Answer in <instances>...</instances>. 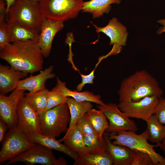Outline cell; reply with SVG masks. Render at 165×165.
I'll use <instances>...</instances> for the list:
<instances>
[{"instance_id":"6da1fadb","label":"cell","mask_w":165,"mask_h":165,"mask_svg":"<svg viewBox=\"0 0 165 165\" xmlns=\"http://www.w3.org/2000/svg\"><path fill=\"white\" fill-rule=\"evenodd\" d=\"M43 57L38 41H35L12 42L0 53V58L11 67L27 74L42 69Z\"/></svg>"},{"instance_id":"7a4b0ae2","label":"cell","mask_w":165,"mask_h":165,"mask_svg":"<svg viewBox=\"0 0 165 165\" xmlns=\"http://www.w3.org/2000/svg\"><path fill=\"white\" fill-rule=\"evenodd\" d=\"M119 101H136L148 96L160 98L163 92L156 79L145 70L123 79L118 92Z\"/></svg>"},{"instance_id":"3957f363","label":"cell","mask_w":165,"mask_h":165,"mask_svg":"<svg viewBox=\"0 0 165 165\" xmlns=\"http://www.w3.org/2000/svg\"><path fill=\"white\" fill-rule=\"evenodd\" d=\"M108 135L110 140H114L113 144L145 153L151 157L154 165H165V158L154 149L155 147H159L161 143L152 145L148 143L149 134L147 129L139 134L133 131L121 130L116 134Z\"/></svg>"},{"instance_id":"277c9868","label":"cell","mask_w":165,"mask_h":165,"mask_svg":"<svg viewBox=\"0 0 165 165\" xmlns=\"http://www.w3.org/2000/svg\"><path fill=\"white\" fill-rule=\"evenodd\" d=\"M44 17L39 2L16 0L6 14L7 21L34 29L40 32Z\"/></svg>"},{"instance_id":"5b68a950","label":"cell","mask_w":165,"mask_h":165,"mask_svg":"<svg viewBox=\"0 0 165 165\" xmlns=\"http://www.w3.org/2000/svg\"><path fill=\"white\" fill-rule=\"evenodd\" d=\"M39 114L41 134L56 138L67 132L71 117L66 103Z\"/></svg>"},{"instance_id":"8992f818","label":"cell","mask_w":165,"mask_h":165,"mask_svg":"<svg viewBox=\"0 0 165 165\" xmlns=\"http://www.w3.org/2000/svg\"><path fill=\"white\" fill-rule=\"evenodd\" d=\"M84 2L83 0H41L39 4L45 17L64 21L75 18Z\"/></svg>"},{"instance_id":"52a82bcc","label":"cell","mask_w":165,"mask_h":165,"mask_svg":"<svg viewBox=\"0 0 165 165\" xmlns=\"http://www.w3.org/2000/svg\"><path fill=\"white\" fill-rule=\"evenodd\" d=\"M2 142L0 165L16 157L34 144L28 140L26 134L17 126L9 128Z\"/></svg>"},{"instance_id":"ba28073f","label":"cell","mask_w":165,"mask_h":165,"mask_svg":"<svg viewBox=\"0 0 165 165\" xmlns=\"http://www.w3.org/2000/svg\"><path fill=\"white\" fill-rule=\"evenodd\" d=\"M23 162L27 165L38 164L43 165H66V160L61 157L56 159L52 150L38 143L7 162L6 165L17 162Z\"/></svg>"},{"instance_id":"9c48e42d","label":"cell","mask_w":165,"mask_h":165,"mask_svg":"<svg viewBox=\"0 0 165 165\" xmlns=\"http://www.w3.org/2000/svg\"><path fill=\"white\" fill-rule=\"evenodd\" d=\"M97 107L102 111L108 121V127L105 132L108 134H116L121 130L135 132L138 130L134 121L121 111L116 104L105 103Z\"/></svg>"},{"instance_id":"30bf717a","label":"cell","mask_w":165,"mask_h":165,"mask_svg":"<svg viewBox=\"0 0 165 165\" xmlns=\"http://www.w3.org/2000/svg\"><path fill=\"white\" fill-rule=\"evenodd\" d=\"M90 22L95 28L96 32L97 33L102 32L108 36L110 39L109 45H113L111 50L104 56L105 58L118 54L121 52L123 47L126 45L128 35L127 29L117 18H112L106 26L102 27L97 26L91 21Z\"/></svg>"},{"instance_id":"8fae6325","label":"cell","mask_w":165,"mask_h":165,"mask_svg":"<svg viewBox=\"0 0 165 165\" xmlns=\"http://www.w3.org/2000/svg\"><path fill=\"white\" fill-rule=\"evenodd\" d=\"M159 99L155 96H148L136 101H119L118 105L120 110L129 118L146 122L154 114Z\"/></svg>"},{"instance_id":"7c38bea8","label":"cell","mask_w":165,"mask_h":165,"mask_svg":"<svg viewBox=\"0 0 165 165\" xmlns=\"http://www.w3.org/2000/svg\"><path fill=\"white\" fill-rule=\"evenodd\" d=\"M17 115V127L20 130L25 134H41L39 114L28 103L24 96L18 103Z\"/></svg>"},{"instance_id":"4fadbf2b","label":"cell","mask_w":165,"mask_h":165,"mask_svg":"<svg viewBox=\"0 0 165 165\" xmlns=\"http://www.w3.org/2000/svg\"><path fill=\"white\" fill-rule=\"evenodd\" d=\"M25 91L16 89L9 96L0 95V118L6 123L9 128L17 126V108Z\"/></svg>"},{"instance_id":"5bb4252c","label":"cell","mask_w":165,"mask_h":165,"mask_svg":"<svg viewBox=\"0 0 165 165\" xmlns=\"http://www.w3.org/2000/svg\"><path fill=\"white\" fill-rule=\"evenodd\" d=\"M64 22L44 17L41 26L38 41L44 57L49 56L54 37L64 27Z\"/></svg>"},{"instance_id":"9a60e30c","label":"cell","mask_w":165,"mask_h":165,"mask_svg":"<svg viewBox=\"0 0 165 165\" xmlns=\"http://www.w3.org/2000/svg\"><path fill=\"white\" fill-rule=\"evenodd\" d=\"M28 74L1 64L0 95H6L16 89L19 81L27 77Z\"/></svg>"},{"instance_id":"2e32d148","label":"cell","mask_w":165,"mask_h":165,"mask_svg":"<svg viewBox=\"0 0 165 165\" xmlns=\"http://www.w3.org/2000/svg\"><path fill=\"white\" fill-rule=\"evenodd\" d=\"M103 137L106 147V150L110 154L114 165H132L135 150L124 145H115L112 143L105 132Z\"/></svg>"},{"instance_id":"e0dca14e","label":"cell","mask_w":165,"mask_h":165,"mask_svg":"<svg viewBox=\"0 0 165 165\" xmlns=\"http://www.w3.org/2000/svg\"><path fill=\"white\" fill-rule=\"evenodd\" d=\"M53 65H50L37 75H31L21 79L16 89L33 92L46 88L45 83L47 80L55 76V74L53 73Z\"/></svg>"},{"instance_id":"ac0fdd59","label":"cell","mask_w":165,"mask_h":165,"mask_svg":"<svg viewBox=\"0 0 165 165\" xmlns=\"http://www.w3.org/2000/svg\"><path fill=\"white\" fill-rule=\"evenodd\" d=\"M59 141H63L70 151L79 155L87 153L83 134L75 124L68 129L64 136Z\"/></svg>"},{"instance_id":"d6986e66","label":"cell","mask_w":165,"mask_h":165,"mask_svg":"<svg viewBox=\"0 0 165 165\" xmlns=\"http://www.w3.org/2000/svg\"><path fill=\"white\" fill-rule=\"evenodd\" d=\"M26 134L31 142L39 143L52 150H56L64 153L74 160L79 155L77 153L72 152L65 144L61 143L55 138L41 134L31 133Z\"/></svg>"},{"instance_id":"ffe728a7","label":"cell","mask_w":165,"mask_h":165,"mask_svg":"<svg viewBox=\"0 0 165 165\" xmlns=\"http://www.w3.org/2000/svg\"><path fill=\"white\" fill-rule=\"evenodd\" d=\"M7 22L10 43L18 41H38L39 32L37 31L15 23Z\"/></svg>"},{"instance_id":"44dd1931","label":"cell","mask_w":165,"mask_h":165,"mask_svg":"<svg viewBox=\"0 0 165 165\" xmlns=\"http://www.w3.org/2000/svg\"><path fill=\"white\" fill-rule=\"evenodd\" d=\"M57 84L54 88L61 91L66 97H72L78 101H89L99 105L105 104L101 100L100 95H95L88 91L80 92L77 90H72L66 86L65 82L61 81L58 77L57 78Z\"/></svg>"},{"instance_id":"7402d4cb","label":"cell","mask_w":165,"mask_h":165,"mask_svg":"<svg viewBox=\"0 0 165 165\" xmlns=\"http://www.w3.org/2000/svg\"><path fill=\"white\" fill-rule=\"evenodd\" d=\"M122 0H90L84 2L82 10L83 12L88 13L92 15L93 18H98L104 13L110 11L111 5L119 4Z\"/></svg>"},{"instance_id":"603a6c76","label":"cell","mask_w":165,"mask_h":165,"mask_svg":"<svg viewBox=\"0 0 165 165\" xmlns=\"http://www.w3.org/2000/svg\"><path fill=\"white\" fill-rule=\"evenodd\" d=\"M74 165H112V158L106 150L98 154L80 155L74 160Z\"/></svg>"},{"instance_id":"cb8c5ba5","label":"cell","mask_w":165,"mask_h":165,"mask_svg":"<svg viewBox=\"0 0 165 165\" xmlns=\"http://www.w3.org/2000/svg\"><path fill=\"white\" fill-rule=\"evenodd\" d=\"M66 103L68 106L71 120L68 129L75 125L77 119L92 108L93 105L89 101H78L68 97Z\"/></svg>"},{"instance_id":"d4e9b609","label":"cell","mask_w":165,"mask_h":165,"mask_svg":"<svg viewBox=\"0 0 165 165\" xmlns=\"http://www.w3.org/2000/svg\"><path fill=\"white\" fill-rule=\"evenodd\" d=\"M49 91L46 88L25 94L27 102L38 114L45 111L46 109L48 103Z\"/></svg>"},{"instance_id":"484cf974","label":"cell","mask_w":165,"mask_h":165,"mask_svg":"<svg viewBox=\"0 0 165 165\" xmlns=\"http://www.w3.org/2000/svg\"><path fill=\"white\" fill-rule=\"evenodd\" d=\"M146 122L149 134L148 140L153 143L160 144L165 139V125L160 123L154 114Z\"/></svg>"},{"instance_id":"4316f807","label":"cell","mask_w":165,"mask_h":165,"mask_svg":"<svg viewBox=\"0 0 165 165\" xmlns=\"http://www.w3.org/2000/svg\"><path fill=\"white\" fill-rule=\"evenodd\" d=\"M83 135L84 143L87 150V153H100L106 150L103 137L94 133L86 134Z\"/></svg>"},{"instance_id":"83f0119b","label":"cell","mask_w":165,"mask_h":165,"mask_svg":"<svg viewBox=\"0 0 165 165\" xmlns=\"http://www.w3.org/2000/svg\"><path fill=\"white\" fill-rule=\"evenodd\" d=\"M87 114L96 132L102 137L108 127V122L102 111L92 109Z\"/></svg>"},{"instance_id":"f1b7e54d","label":"cell","mask_w":165,"mask_h":165,"mask_svg":"<svg viewBox=\"0 0 165 165\" xmlns=\"http://www.w3.org/2000/svg\"><path fill=\"white\" fill-rule=\"evenodd\" d=\"M6 9L4 5L0 6V50L10 44L8 31L7 24L6 21Z\"/></svg>"},{"instance_id":"f546056e","label":"cell","mask_w":165,"mask_h":165,"mask_svg":"<svg viewBox=\"0 0 165 165\" xmlns=\"http://www.w3.org/2000/svg\"><path fill=\"white\" fill-rule=\"evenodd\" d=\"M68 97L59 90L53 88L48 92V103L45 111L66 103Z\"/></svg>"},{"instance_id":"4dcf8cb0","label":"cell","mask_w":165,"mask_h":165,"mask_svg":"<svg viewBox=\"0 0 165 165\" xmlns=\"http://www.w3.org/2000/svg\"><path fill=\"white\" fill-rule=\"evenodd\" d=\"M75 124L83 134L90 133L99 134L94 128L87 113L79 118Z\"/></svg>"},{"instance_id":"1f68e13d","label":"cell","mask_w":165,"mask_h":165,"mask_svg":"<svg viewBox=\"0 0 165 165\" xmlns=\"http://www.w3.org/2000/svg\"><path fill=\"white\" fill-rule=\"evenodd\" d=\"M132 165H154L153 161L149 155L135 150Z\"/></svg>"},{"instance_id":"d6a6232c","label":"cell","mask_w":165,"mask_h":165,"mask_svg":"<svg viewBox=\"0 0 165 165\" xmlns=\"http://www.w3.org/2000/svg\"><path fill=\"white\" fill-rule=\"evenodd\" d=\"M159 122L165 125V99L161 97L159 99L154 113Z\"/></svg>"},{"instance_id":"836d02e7","label":"cell","mask_w":165,"mask_h":165,"mask_svg":"<svg viewBox=\"0 0 165 165\" xmlns=\"http://www.w3.org/2000/svg\"><path fill=\"white\" fill-rule=\"evenodd\" d=\"M98 65L97 64L96 65L94 69L89 74L87 75H84L80 74V75L82 78V82L76 86V88L77 91H81L86 84H93V83L94 79L95 77L94 72L95 69Z\"/></svg>"},{"instance_id":"e575fe53","label":"cell","mask_w":165,"mask_h":165,"mask_svg":"<svg viewBox=\"0 0 165 165\" xmlns=\"http://www.w3.org/2000/svg\"><path fill=\"white\" fill-rule=\"evenodd\" d=\"M8 128L6 123L3 120L0 119V142L3 140L6 132Z\"/></svg>"},{"instance_id":"d590c367","label":"cell","mask_w":165,"mask_h":165,"mask_svg":"<svg viewBox=\"0 0 165 165\" xmlns=\"http://www.w3.org/2000/svg\"><path fill=\"white\" fill-rule=\"evenodd\" d=\"M157 22L163 26L160 28L157 31V33L158 34H160L165 32V19H160Z\"/></svg>"},{"instance_id":"8d00e7d4","label":"cell","mask_w":165,"mask_h":165,"mask_svg":"<svg viewBox=\"0 0 165 165\" xmlns=\"http://www.w3.org/2000/svg\"><path fill=\"white\" fill-rule=\"evenodd\" d=\"M6 4V13L11 5L16 0H4Z\"/></svg>"},{"instance_id":"74e56055","label":"cell","mask_w":165,"mask_h":165,"mask_svg":"<svg viewBox=\"0 0 165 165\" xmlns=\"http://www.w3.org/2000/svg\"><path fill=\"white\" fill-rule=\"evenodd\" d=\"M159 147L163 151L165 155V139L161 143Z\"/></svg>"},{"instance_id":"f35d334b","label":"cell","mask_w":165,"mask_h":165,"mask_svg":"<svg viewBox=\"0 0 165 165\" xmlns=\"http://www.w3.org/2000/svg\"><path fill=\"white\" fill-rule=\"evenodd\" d=\"M33 2H39L41 0H24Z\"/></svg>"},{"instance_id":"ab89813d","label":"cell","mask_w":165,"mask_h":165,"mask_svg":"<svg viewBox=\"0 0 165 165\" xmlns=\"http://www.w3.org/2000/svg\"><path fill=\"white\" fill-rule=\"evenodd\" d=\"M165 99V97L164 98Z\"/></svg>"}]
</instances>
